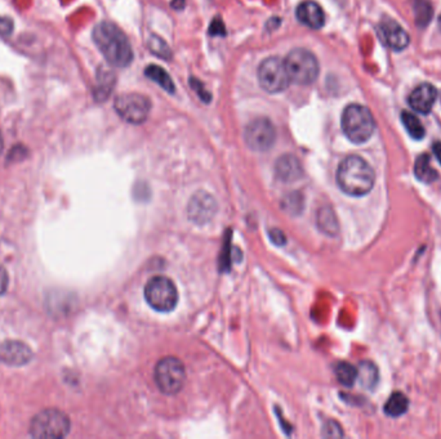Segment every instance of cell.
Segmentation results:
<instances>
[{"label":"cell","instance_id":"6da1fadb","mask_svg":"<svg viewBox=\"0 0 441 439\" xmlns=\"http://www.w3.org/2000/svg\"><path fill=\"white\" fill-rule=\"evenodd\" d=\"M95 47L106 61L115 67H126L133 60V51L126 34L113 22H100L92 32Z\"/></svg>","mask_w":441,"mask_h":439},{"label":"cell","instance_id":"7a4b0ae2","mask_svg":"<svg viewBox=\"0 0 441 439\" xmlns=\"http://www.w3.org/2000/svg\"><path fill=\"white\" fill-rule=\"evenodd\" d=\"M376 182L373 167L363 157L347 156L337 170V183L348 196L361 198L368 195Z\"/></svg>","mask_w":441,"mask_h":439},{"label":"cell","instance_id":"3957f363","mask_svg":"<svg viewBox=\"0 0 441 439\" xmlns=\"http://www.w3.org/2000/svg\"><path fill=\"white\" fill-rule=\"evenodd\" d=\"M376 123L365 106H347L342 115V130L352 143H365L373 136Z\"/></svg>","mask_w":441,"mask_h":439},{"label":"cell","instance_id":"277c9868","mask_svg":"<svg viewBox=\"0 0 441 439\" xmlns=\"http://www.w3.org/2000/svg\"><path fill=\"white\" fill-rule=\"evenodd\" d=\"M70 431V420L66 414L56 408H48L34 416L30 434L38 439H61Z\"/></svg>","mask_w":441,"mask_h":439},{"label":"cell","instance_id":"5b68a950","mask_svg":"<svg viewBox=\"0 0 441 439\" xmlns=\"http://www.w3.org/2000/svg\"><path fill=\"white\" fill-rule=\"evenodd\" d=\"M145 298L152 309L168 313L179 303V292L170 278L166 276H155L146 283Z\"/></svg>","mask_w":441,"mask_h":439},{"label":"cell","instance_id":"8992f818","mask_svg":"<svg viewBox=\"0 0 441 439\" xmlns=\"http://www.w3.org/2000/svg\"><path fill=\"white\" fill-rule=\"evenodd\" d=\"M291 82L298 85H310L319 76V62L315 56L307 49L297 48L284 60Z\"/></svg>","mask_w":441,"mask_h":439},{"label":"cell","instance_id":"52a82bcc","mask_svg":"<svg viewBox=\"0 0 441 439\" xmlns=\"http://www.w3.org/2000/svg\"><path fill=\"white\" fill-rule=\"evenodd\" d=\"M155 383L163 394L174 396L181 392L186 381V370L176 357H164L155 367Z\"/></svg>","mask_w":441,"mask_h":439},{"label":"cell","instance_id":"ba28073f","mask_svg":"<svg viewBox=\"0 0 441 439\" xmlns=\"http://www.w3.org/2000/svg\"><path fill=\"white\" fill-rule=\"evenodd\" d=\"M115 111L126 123L139 126L148 119L151 104L145 95L138 93H123L115 98Z\"/></svg>","mask_w":441,"mask_h":439},{"label":"cell","instance_id":"9c48e42d","mask_svg":"<svg viewBox=\"0 0 441 439\" xmlns=\"http://www.w3.org/2000/svg\"><path fill=\"white\" fill-rule=\"evenodd\" d=\"M258 80L263 89L273 95L284 92L291 84L285 63L278 57H269L260 64Z\"/></svg>","mask_w":441,"mask_h":439},{"label":"cell","instance_id":"30bf717a","mask_svg":"<svg viewBox=\"0 0 441 439\" xmlns=\"http://www.w3.org/2000/svg\"><path fill=\"white\" fill-rule=\"evenodd\" d=\"M244 137L251 150L264 152L273 146L276 141V129L269 119L258 117L248 124Z\"/></svg>","mask_w":441,"mask_h":439},{"label":"cell","instance_id":"8fae6325","mask_svg":"<svg viewBox=\"0 0 441 439\" xmlns=\"http://www.w3.org/2000/svg\"><path fill=\"white\" fill-rule=\"evenodd\" d=\"M378 34L381 40L396 52L405 49L409 45V35L392 19L385 17L379 22Z\"/></svg>","mask_w":441,"mask_h":439},{"label":"cell","instance_id":"7c38bea8","mask_svg":"<svg viewBox=\"0 0 441 439\" xmlns=\"http://www.w3.org/2000/svg\"><path fill=\"white\" fill-rule=\"evenodd\" d=\"M30 346L19 340H7L0 344V361L10 366H23L32 361Z\"/></svg>","mask_w":441,"mask_h":439},{"label":"cell","instance_id":"4fadbf2b","mask_svg":"<svg viewBox=\"0 0 441 439\" xmlns=\"http://www.w3.org/2000/svg\"><path fill=\"white\" fill-rule=\"evenodd\" d=\"M438 97V91L432 84H420L409 95V105L414 111L422 115L430 114Z\"/></svg>","mask_w":441,"mask_h":439},{"label":"cell","instance_id":"5bb4252c","mask_svg":"<svg viewBox=\"0 0 441 439\" xmlns=\"http://www.w3.org/2000/svg\"><path fill=\"white\" fill-rule=\"evenodd\" d=\"M216 201L208 193L200 192L195 195L189 204V218L199 224L207 223L216 214Z\"/></svg>","mask_w":441,"mask_h":439},{"label":"cell","instance_id":"9a60e30c","mask_svg":"<svg viewBox=\"0 0 441 439\" xmlns=\"http://www.w3.org/2000/svg\"><path fill=\"white\" fill-rule=\"evenodd\" d=\"M297 19L302 25L310 29H321L326 22V16L321 7L311 0H306L301 3L297 8Z\"/></svg>","mask_w":441,"mask_h":439},{"label":"cell","instance_id":"2e32d148","mask_svg":"<svg viewBox=\"0 0 441 439\" xmlns=\"http://www.w3.org/2000/svg\"><path fill=\"white\" fill-rule=\"evenodd\" d=\"M275 173H276V177L282 182L291 183L302 177L304 169L297 157L293 155H284L276 161Z\"/></svg>","mask_w":441,"mask_h":439},{"label":"cell","instance_id":"e0dca14e","mask_svg":"<svg viewBox=\"0 0 441 439\" xmlns=\"http://www.w3.org/2000/svg\"><path fill=\"white\" fill-rule=\"evenodd\" d=\"M115 85V75L105 67H100L97 73V83L95 88V98L98 102H104L110 93L113 92Z\"/></svg>","mask_w":441,"mask_h":439},{"label":"cell","instance_id":"ac0fdd59","mask_svg":"<svg viewBox=\"0 0 441 439\" xmlns=\"http://www.w3.org/2000/svg\"><path fill=\"white\" fill-rule=\"evenodd\" d=\"M357 379L360 381V385L364 389L373 390L378 384V367L372 361H361L357 368Z\"/></svg>","mask_w":441,"mask_h":439},{"label":"cell","instance_id":"d6986e66","mask_svg":"<svg viewBox=\"0 0 441 439\" xmlns=\"http://www.w3.org/2000/svg\"><path fill=\"white\" fill-rule=\"evenodd\" d=\"M414 174L416 178L423 183H432L439 178L438 171L431 167L430 156L427 154H422L417 157L414 164Z\"/></svg>","mask_w":441,"mask_h":439},{"label":"cell","instance_id":"ffe728a7","mask_svg":"<svg viewBox=\"0 0 441 439\" xmlns=\"http://www.w3.org/2000/svg\"><path fill=\"white\" fill-rule=\"evenodd\" d=\"M409 408V401L405 394L395 392L389 396L385 405V414L391 418H399L404 415Z\"/></svg>","mask_w":441,"mask_h":439},{"label":"cell","instance_id":"44dd1931","mask_svg":"<svg viewBox=\"0 0 441 439\" xmlns=\"http://www.w3.org/2000/svg\"><path fill=\"white\" fill-rule=\"evenodd\" d=\"M145 75L148 79H151L152 82L160 85L166 92L168 93H174L176 88H174V83L172 80V78L169 76V73L160 66L157 64H150L145 70Z\"/></svg>","mask_w":441,"mask_h":439},{"label":"cell","instance_id":"7402d4cb","mask_svg":"<svg viewBox=\"0 0 441 439\" xmlns=\"http://www.w3.org/2000/svg\"><path fill=\"white\" fill-rule=\"evenodd\" d=\"M317 224L320 230L326 235L335 236L338 232V222H337L336 214L330 208H323L317 214Z\"/></svg>","mask_w":441,"mask_h":439},{"label":"cell","instance_id":"603a6c76","mask_svg":"<svg viewBox=\"0 0 441 439\" xmlns=\"http://www.w3.org/2000/svg\"><path fill=\"white\" fill-rule=\"evenodd\" d=\"M401 121L403 124L405 126L407 132L409 133V136L413 138V139H417L420 141L422 139L425 134H426V130L425 128L422 126V123L420 121V119L414 114H411L409 111H403L401 112Z\"/></svg>","mask_w":441,"mask_h":439},{"label":"cell","instance_id":"cb8c5ba5","mask_svg":"<svg viewBox=\"0 0 441 439\" xmlns=\"http://www.w3.org/2000/svg\"><path fill=\"white\" fill-rule=\"evenodd\" d=\"M337 380L343 385V387L351 388L357 379V368L352 366L348 362H339L335 367Z\"/></svg>","mask_w":441,"mask_h":439},{"label":"cell","instance_id":"d4e9b609","mask_svg":"<svg viewBox=\"0 0 441 439\" xmlns=\"http://www.w3.org/2000/svg\"><path fill=\"white\" fill-rule=\"evenodd\" d=\"M413 11L416 17V23L418 27H426L432 20V7L426 0H414L413 1Z\"/></svg>","mask_w":441,"mask_h":439},{"label":"cell","instance_id":"484cf974","mask_svg":"<svg viewBox=\"0 0 441 439\" xmlns=\"http://www.w3.org/2000/svg\"><path fill=\"white\" fill-rule=\"evenodd\" d=\"M147 45H148V49L151 52L160 57V58H163V60H169L172 57V52H170L168 44L164 42L161 38L157 36V35H151L150 36Z\"/></svg>","mask_w":441,"mask_h":439},{"label":"cell","instance_id":"4316f807","mask_svg":"<svg viewBox=\"0 0 441 439\" xmlns=\"http://www.w3.org/2000/svg\"><path fill=\"white\" fill-rule=\"evenodd\" d=\"M190 84H191L192 89L199 95L200 99H201L203 102H205V104H210V99H212V95H210V92L204 88L203 83H200L199 80L191 78V79H190Z\"/></svg>","mask_w":441,"mask_h":439},{"label":"cell","instance_id":"83f0119b","mask_svg":"<svg viewBox=\"0 0 441 439\" xmlns=\"http://www.w3.org/2000/svg\"><path fill=\"white\" fill-rule=\"evenodd\" d=\"M323 434H324V437H328V438H341V437H343V431H342V429L336 421H328Z\"/></svg>","mask_w":441,"mask_h":439},{"label":"cell","instance_id":"f1b7e54d","mask_svg":"<svg viewBox=\"0 0 441 439\" xmlns=\"http://www.w3.org/2000/svg\"><path fill=\"white\" fill-rule=\"evenodd\" d=\"M284 208L289 211H293V213H298L299 210L302 209V198L297 193H293L292 196H289V199L285 200V204H284ZM292 213V214H293Z\"/></svg>","mask_w":441,"mask_h":439},{"label":"cell","instance_id":"f546056e","mask_svg":"<svg viewBox=\"0 0 441 439\" xmlns=\"http://www.w3.org/2000/svg\"><path fill=\"white\" fill-rule=\"evenodd\" d=\"M14 29V23L10 17L0 16V36H10Z\"/></svg>","mask_w":441,"mask_h":439},{"label":"cell","instance_id":"4dcf8cb0","mask_svg":"<svg viewBox=\"0 0 441 439\" xmlns=\"http://www.w3.org/2000/svg\"><path fill=\"white\" fill-rule=\"evenodd\" d=\"M8 273L5 271V268L0 264V295L7 292L8 287Z\"/></svg>","mask_w":441,"mask_h":439},{"label":"cell","instance_id":"1f68e13d","mask_svg":"<svg viewBox=\"0 0 441 439\" xmlns=\"http://www.w3.org/2000/svg\"><path fill=\"white\" fill-rule=\"evenodd\" d=\"M225 32V29H223V23L220 20H214L212 22L210 27V35H220Z\"/></svg>","mask_w":441,"mask_h":439},{"label":"cell","instance_id":"d6a6232c","mask_svg":"<svg viewBox=\"0 0 441 439\" xmlns=\"http://www.w3.org/2000/svg\"><path fill=\"white\" fill-rule=\"evenodd\" d=\"M271 239H273L276 245H284L285 244V237H284V233L282 230H273L271 232Z\"/></svg>","mask_w":441,"mask_h":439},{"label":"cell","instance_id":"836d02e7","mask_svg":"<svg viewBox=\"0 0 441 439\" xmlns=\"http://www.w3.org/2000/svg\"><path fill=\"white\" fill-rule=\"evenodd\" d=\"M432 152H433V155L438 158V161L440 163L441 165V142H435L432 145Z\"/></svg>","mask_w":441,"mask_h":439},{"label":"cell","instance_id":"e575fe53","mask_svg":"<svg viewBox=\"0 0 441 439\" xmlns=\"http://www.w3.org/2000/svg\"><path fill=\"white\" fill-rule=\"evenodd\" d=\"M439 27H440V30H441V16L440 17H439Z\"/></svg>","mask_w":441,"mask_h":439},{"label":"cell","instance_id":"d590c367","mask_svg":"<svg viewBox=\"0 0 441 439\" xmlns=\"http://www.w3.org/2000/svg\"><path fill=\"white\" fill-rule=\"evenodd\" d=\"M1 146H3V143H1V139H0V151H1Z\"/></svg>","mask_w":441,"mask_h":439}]
</instances>
